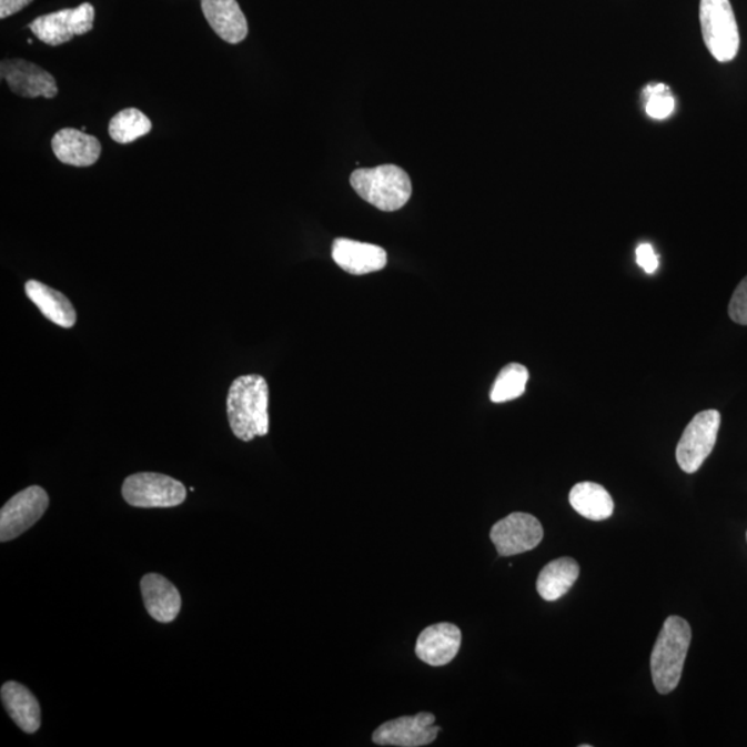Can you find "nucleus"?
<instances>
[{
    "label": "nucleus",
    "instance_id": "nucleus-1",
    "mask_svg": "<svg viewBox=\"0 0 747 747\" xmlns=\"http://www.w3.org/2000/svg\"><path fill=\"white\" fill-rule=\"evenodd\" d=\"M230 428L240 441L251 442L269 432V385L262 375L239 376L228 395Z\"/></svg>",
    "mask_w": 747,
    "mask_h": 747
},
{
    "label": "nucleus",
    "instance_id": "nucleus-2",
    "mask_svg": "<svg viewBox=\"0 0 747 747\" xmlns=\"http://www.w3.org/2000/svg\"><path fill=\"white\" fill-rule=\"evenodd\" d=\"M690 639L693 632L687 620L679 616L667 617L650 655V673L657 693L667 695L677 688Z\"/></svg>",
    "mask_w": 747,
    "mask_h": 747
},
{
    "label": "nucleus",
    "instance_id": "nucleus-3",
    "mask_svg": "<svg viewBox=\"0 0 747 747\" xmlns=\"http://www.w3.org/2000/svg\"><path fill=\"white\" fill-rule=\"evenodd\" d=\"M353 190L380 211L395 212L412 196V181L406 171L396 165L364 168L351 175Z\"/></svg>",
    "mask_w": 747,
    "mask_h": 747
},
{
    "label": "nucleus",
    "instance_id": "nucleus-4",
    "mask_svg": "<svg viewBox=\"0 0 747 747\" xmlns=\"http://www.w3.org/2000/svg\"><path fill=\"white\" fill-rule=\"evenodd\" d=\"M699 20L707 50L720 63L737 58L740 37L729 0H700Z\"/></svg>",
    "mask_w": 747,
    "mask_h": 747
},
{
    "label": "nucleus",
    "instance_id": "nucleus-5",
    "mask_svg": "<svg viewBox=\"0 0 747 747\" xmlns=\"http://www.w3.org/2000/svg\"><path fill=\"white\" fill-rule=\"evenodd\" d=\"M122 496L133 507L170 508L183 504L188 493L183 483L171 476L140 472L123 482Z\"/></svg>",
    "mask_w": 747,
    "mask_h": 747
},
{
    "label": "nucleus",
    "instance_id": "nucleus-6",
    "mask_svg": "<svg viewBox=\"0 0 747 747\" xmlns=\"http://www.w3.org/2000/svg\"><path fill=\"white\" fill-rule=\"evenodd\" d=\"M721 415L717 410L696 414L678 442L676 457L679 468L695 474L710 456L720 431Z\"/></svg>",
    "mask_w": 747,
    "mask_h": 747
},
{
    "label": "nucleus",
    "instance_id": "nucleus-7",
    "mask_svg": "<svg viewBox=\"0 0 747 747\" xmlns=\"http://www.w3.org/2000/svg\"><path fill=\"white\" fill-rule=\"evenodd\" d=\"M94 14L93 4L82 3L75 9H63L39 16L28 27L39 41L49 47H60L75 37L91 32L94 26Z\"/></svg>",
    "mask_w": 747,
    "mask_h": 747
},
{
    "label": "nucleus",
    "instance_id": "nucleus-8",
    "mask_svg": "<svg viewBox=\"0 0 747 747\" xmlns=\"http://www.w3.org/2000/svg\"><path fill=\"white\" fill-rule=\"evenodd\" d=\"M49 507L48 493L31 486L17 493L0 511V541H13L42 518Z\"/></svg>",
    "mask_w": 747,
    "mask_h": 747
},
{
    "label": "nucleus",
    "instance_id": "nucleus-9",
    "mask_svg": "<svg viewBox=\"0 0 747 747\" xmlns=\"http://www.w3.org/2000/svg\"><path fill=\"white\" fill-rule=\"evenodd\" d=\"M544 537L541 521L531 514L514 513L492 527L491 538L499 557H513L535 549Z\"/></svg>",
    "mask_w": 747,
    "mask_h": 747
},
{
    "label": "nucleus",
    "instance_id": "nucleus-10",
    "mask_svg": "<svg viewBox=\"0 0 747 747\" xmlns=\"http://www.w3.org/2000/svg\"><path fill=\"white\" fill-rule=\"evenodd\" d=\"M436 720L432 713H418L415 716H403L386 721L375 729L373 743L378 746L421 747L431 745L442 731L434 726Z\"/></svg>",
    "mask_w": 747,
    "mask_h": 747
},
{
    "label": "nucleus",
    "instance_id": "nucleus-11",
    "mask_svg": "<svg viewBox=\"0 0 747 747\" xmlns=\"http://www.w3.org/2000/svg\"><path fill=\"white\" fill-rule=\"evenodd\" d=\"M0 75L8 83L10 91L21 98L53 99L59 93L58 82L42 67L31 61L13 59L3 60L0 64Z\"/></svg>",
    "mask_w": 747,
    "mask_h": 747
},
{
    "label": "nucleus",
    "instance_id": "nucleus-12",
    "mask_svg": "<svg viewBox=\"0 0 747 747\" xmlns=\"http://www.w3.org/2000/svg\"><path fill=\"white\" fill-rule=\"evenodd\" d=\"M462 630L453 623H437L426 627L415 644V654L426 665L446 666L462 648Z\"/></svg>",
    "mask_w": 747,
    "mask_h": 747
},
{
    "label": "nucleus",
    "instance_id": "nucleus-13",
    "mask_svg": "<svg viewBox=\"0 0 747 747\" xmlns=\"http://www.w3.org/2000/svg\"><path fill=\"white\" fill-rule=\"evenodd\" d=\"M331 255L342 271L355 276L380 272L387 262L386 251L381 246L350 239H336Z\"/></svg>",
    "mask_w": 747,
    "mask_h": 747
},
{
    "label": "nucleus",
    "instance_id": "nucleus-14",
    "mask_svg": "<svg viewBox=\"0 0 747 747\" xmlns=\"http://www.w3.org/2000/svg\"><path fill=\"white\" fill-rule=\"evenodd\" d=\"M202 13L216 36L228 43L243 42L249 22L238 0H201Z\"/></svg>",
    "mask_w": 747,
    "mask_h": 747
},
{
    "label": "nucleus",
    "instance_id": "nucleus-15",
    "mask_svg": "<svg viewBox=\"0 0 747 747\" xmlns=\"http://www.w3.org/2000/svg\"><path fill=\"white\" fill-rule=\"evenodd\" d=\"M52 149L59 161L72 166L94 165L101 154L99 139L74 128H64L55 133Z\"/></svg>",
    "mask_w": 747,
    "mask_h": 747
},
{
    "label": "nucleus",
    "instance_id": "nucleus-16",
    "mask_svg": "<svg viewBox=\"0 0 747 747\" xmlns=\"http://www.w3.org/2000/svg\"><path fill=\"white\" fill-rule=\"evenodd\" d=\"M142 594L149 615L154 620L171 623L182 608V597L178 588L164 576L150 573L142 578Z\"/></svg>",
    "mask_w": 747,
    "mask_h": 747
},
{
    "label": "nucleus",
    "instance_id": "nucleus-17",
    "mask_svg": "<svg viewBox=\"0 0 747 747\" xmlns=\"http://www.w3.org/2000/svg\"><path fill=\"white\" fill-rule=\"evenodd\" d=\"M26 294L50 322L63 329L74 327L77 323L75 309L69 297L61 294L60 291L50 289L41 281L30 280L26 284Z\"/></svg>",
    "mask_w": 747,
    "mask_h": 747
},
{
    "label": "nucleus",
    "instance_id": "nucleus-18",
    "mask_svg": "<svg viewBox=\"0 0 747 747\" xmlns=\"http://www.w3.org/2000/svg\"><path fill=\"white\" fill-rule=\"evenodd\" d=\"M0 695L11 720L27 734L37 733L41 727V706L31 690L24 685L10 682L3 685Z\"/></svg>",
    "mask_w": 747,
    "mask_h": 747
},
{
    "label": "nucleus",
    "instance_id": "nucleus-19",
    "mask_svg": "<svg viewBox=\"0 0 747 747\" xmlns=\"http://www.w3.org/2000/svg\"><path fill=\"white\" fill-rule=\"evenodd\" d=\"M569 502L577 514L589 521H605L614 514V499L598 483H577L571 491Z\"/></svg>",
    "mask_w": 747,
    "mask_h": 747
},
{
    "label": "nucleus",
    "instance_id": "nucleus-20",
    "mask_svg": "<svg viewBox=\"0 0 747 747\" xmlns=\"http://www.w3.org/2000/svg\"><path fill=\"white\" fill-rule=\"evenodd\" d=\"M581 567L575 559L559 558L544 566L537 578V593L553 603L564 597L576 583Z\"/></svg>",
    "mask_w": 747,
    "mask_h": 747
},
{
    "label": "nucleus",
    "instance_id": "nucleus-21",
    "mask_svg": "<svg viewBox=\"0 0 747 747\" xmlns=\"http://www.w3.org/2000/svg\"><path fill=\"white\" fill-rule=\"evenodd\" d=\"M153 129L150 118L138 109H127L112 117L109 133L114 142L128 144L149 134Z\"/></svg>",
    "mask_w": 747,
    "mask_h": 747
},
{
    "label": "nucleus",
    "instance_id": "nucleus-22",
    "mask_svg": "<svg viewBox=\"0 0 747 747\" xmlns=\"http://www.w3.org/2000/svg\"><path fill=\"white\" fill-rule=\"evenodd\" d=\"M529 372L519 363H511L499 372L497 380L494 381L491 401L493 403H505L515 401L524 395Z\"/></svg>",
    "mask_w": 747,
    "mask_h": 747
},
{
    "label": "nucleus",
    "instance_id": "nucleus-23",
    "mask_svg": "<svg viewBox=\"0 0 747 747\" xmlns=\"http://www.w3.org/2000/svg\"><path fill=\"white\" fill-rule=\"evenodd\" d=\"M645 99H647V114L654 120H666L676 110V100H674L670 89L665 83H655L648 85L644 91Z\"/></svg>",
    "mask_w": 747,
    "mask_h": 747
},
{
    "label": "nucleus",
    "instance_id": "nucleus-24",
    "mask_svg": "<svg viewBox=\"0 0 747 747\" xmlns=\"http://www.w3.org/2000/svg\"><path fill=\"white\" fill-rule=\"evenodd\" d=\"M728 314L733 322L747 325V276L735 290L731 302H729Z\"/></svg>",
    "mask_w": 747,
    "mask_h": 747
},
{
    "label": "nucleus",
    "instance_id": "nucleus-25",
    "mask_svg": "<svg viewBox=\"0 0 747 747\" xmlns=\"http://www.w3.org/2000/svg\"><path fill=\"white\" fill-rule=\"evenodd\" d=\"M637 263L639 267L644 269L645 273L654 274L659 267V258L655 254L654 246L650 244H642L638 246Z\"/></svg>",
    "mask_w": 747,
    "mask_h": 747
},
{
    "label": "nucleus",
    "instance_id": "nucleus-26",
    "mask_svg": "<svg viewBox=\"0 0 747 747\" xmlns=\"http://www.w3.org/2000/svg\"><path fill=\"white\" fill-rule=\"evenodd\" d=\"M33 0H0V19L4 20L8 17L19 13Z\"/></svg>",
    "mask_w": 747,
    "mask_h": 747
}]
</instances>
